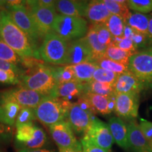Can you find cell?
Instances as JSON below:
<instances>
[{
	"label": "cell",
	"mask_w": 152,
	"mask_h": 152,
	"mask_svg": "<svg viewBox=\"0 0 152 152\" xmlns=\"http://www.w3.org/2000/svg\"><path fill=\"white\" fill-rule=\"evenodd\" d=\"M58 152H77L75 151V150L71 149H59V151Z\"/></svg>",
	"instance_id": "obj_47"
},
{
	"label": "cell",
	"mask_w": 152,
	"mask_h": 152,
	"mask_svg": "<svg viewBox=\"0 0 152 152\" xmlns=\"http://www.w3.org/2000/svg\"><path fill=\"white\" fill-rule=\"evenodd\" d=\"M109 96L114 92L113 85L92 80L85 84V92Z\"/></svg>",
	"instance_id": "obj_29"
},
{
	"label": "cell",
	"mask_w": 152,
	"mask_h": 152,
	"mask_svg": "<svg viewBox=\"0 0 152 152\" xmlns=\"http://www.w3.org/2000/svg\"><path fill=\"white\" fill-rule=\"evenodd\" d=\"M139 94H116L114 112L118 118H135L138 115Z\"/></svg>",
	"instance_id": "obj_15"
},
{
	"label": "cell",
	"mask_w": 152,
	"mask_h": 152,
	"mask_svg": "<svg viewBox=\"0 0 152 152\" xmlns=\"http://www.w3.org/2000/svg\"><path fill=\"white\" fill-rule=\"evenodd\" d=\"M9 15L15 24L27 35L28 39L38 52L37 43L41 37L29 10L24 4L8 8Z\"/></svg>",
	"instance_id": "obj_6"
},
{
	"label": "cell",
	"mask_w": 152,
	"mask_h": 152,
	"mask_svg": "<svg viewBox=\"0 0 152 152\" xmlns=\"http://www.w3.org/2000/svg\"><path fill=\"white\" fill-rule=\"evenodd\" d=\"M21 82L23 87L51 96L57 85L54 68L39 65L30 73L23 75Z\"/></svg>",
	"instance_id": "obj_4"
},
{
	"label": "cell",
	"mask_w": 152,
	"mask_h": 152,
	"mask_svg": "<svg viewBox=\"0 0 152 152\" xmlns=\"http://www.w3.org/2000/svg\"><path fill=\"white\" fill-rule=\"evenodd\" d=\"M102 1L111 14L120 16L125 22L130 13L126 1L123 0H102Z\"/></svg>",
	"instance_id": "obj_27"
},
{
	"label": "cell",
	"mask_w": 152,
	"mask_h": 152,
	"mask_svg": "<svg viewBox=\"0 0 152 152\" xmlns=\"http://www.w3.org/2000/svg\"><path fill=\"white\" fill-rule=\"evenodd\" d=\"M112 45L126 52L132 53L133 54H135L137 50L132 39L125 36L121 38H113Z\"/></svg>",
	"instance_id": "obj_38"
},
{
	"label": "cell",
	"mask_w": 152,
	"mask_h": 152,
	"mask_svg": "<svg viewBox=\"0 0 152 152\" xmlns=\"http://www.w3.org/2000/svg\"><path fill=\"white\" fill-rule=\"evenodd\" d=\"M47 140L44 130L33 123L16 126V141L20 149H40L45 145Z\"/></svg>",
	"instance_id": "obj_7"
},
{
	"label": "cell",
	"mask_w": 152,
	"mask_h": 152,
	"mask_svg": "<svg viewBox=\"0 0 152 152\" xmlns=\"http://www.w3.org/2000/svg\"><path fill=\"white\" fill-rule=\"evenodd\" d=\"M0 59L18 66L22 58L9 46L0 37Z\"/></svg>",
	"instance_id": "obj_32"
},
{
	"label": "cell",
	"mask_w": 152,
	"mask_h": 152,
	"mask_svg": "<svg viewBox=\"0 0 152 152\" xmlns=\"http://www.w3.org/2000/svg\"><path fill=\"white\" fill-rule=\"evenodd\" d=\"M146 86L130 71L121 74L113 85L115 94H139Z\"/></svg>",
	"instance_id": "obj_16"
},
{
	"label": "cell",
	"mask_w": 152,
	"mask_h": 152,
	"mask_svg": "<svg viewBox=\"0 0 152 152\" xmlns=\"http://www.w3.org/2000/svg\"><path fill=\"white\" fill-rule=\"evenodd\" d=\"M45 96V95L23 87L4 91L0 94L1 99L14 101L21 107L32 109H35Z\"/></svg>",
	"instance_id": "obj_12"
},
{
	"label": "cell",
	"mask_w": 152,
	"mask_h": 152,
	"mask_svg": "<svg viewBox=\"0 0 152 152\" xmlns=\"http://www.w3.org/2000/svg\"><path fill=\"white\" fill-rule=\"evenodd\" d=\"M109 128L113 142L120 147L125 150L130 148L128 143V134L127 124L121 118L112 117L109 119Z\"/></svg>",
	"instance_id": "obj_22"
},
{
	"label": "cell",
	"mask_w": 152,
	"mask_h": 152,
	"mask_svg": "<svg viewBox=\"0 0 152 152\" xmlns=\"http://www.w3.org/2000/svg\"><path fill=\"white\" fill-rule=\"evenodd\" d=\"M51 150L48 149H19L17 152H50Z\"/></svg>",
	"instance_id": "obj_46"
},
{
	"label": "cell",
	"mask_w": 152,
	"mask_h": 152,
	"mask_svg": "<svg viewBox=\"0 0 152 152\" xmlns=\"http://www.w3.org/2000/svg\"><path fill=\"white\" fill-rule=\"evenodd\" d=\"M148 87H150V88H151V89H152V82H151V83H150L149 85V86H148Z\"/></svg>",
	"instance_id": "obj_50"
},
{
	"label": "cell",
	"mask_w": 152,
	"mask_h": 152,
	"mask_svg": "<svg viewBox=\"0 0 152 152\" xmlns=\"http://www.w3.org/2000/svg\"><path fill=\"white\" fill-rule=\"evenodd\" d=\"M83 95L89 101L92 106L94 114L99 113L102 115H109L114 111L115 104L116 94L113 93L109 96H102L95 94L85 92Z\"/></svg>",
	"instance_id": "obj_19"
},
{
	"label": "cell",
	"mask_w": 152,
	"mask_h": 152,
	"mask_svg": "<svg viewBox=\"0 0 152 152\" xmlns=\"http://www.w3.org/2000/svg\"><path fill=\"white\" fill-rule=\"evenodd\" d=\"M50 152H54V151H50Z\"/></svg>",
	"instance_id": "obj_51"
},
{
	"label": "cell",
	"mask_w": 152,
	"mask_h": 152,
	"mask_svg": "<svg viewBox=\"0 0 152 152\" xmlns=\"http://www.w3.org/2000/svg\"><path fill=\"white\" fill-rule=\"evenodd\" d=\"M148 38H149V42H152V14L149 15V27H148Z\"/></svg>",
	"instance_id": "obj_45"
},
{
	"label": "cell",
	"mask_w": 152,
	"mask_h": 152,
	"mask_svg": "<svg viewBox=\"0 0 152 152\" xmlns=\"http://www.w3.org/2000/svg\"><path fill=\"white\" fill-rule=\"evenodd\" d=\"M49 132L58 149H71L82 152L80 142L77 141L73 129L66 121L51 125Z\"/></svg>",
	"instance_id": "obj_10"
},
{
	"label": "cell",
	"mask_w": 152,
	"mask_h": 152,
	"mask_svg": "<svg viewBox=\"0 0 152 152\" xmlns=\"http://www.w3.org/2000/svg\"><path fill=\"white\" fill-rule=\"evenodd\" d=\"M69 42L56 33L47 34L38 48L39 58L54 65H66Z\"/></svg>",
	"instance_id": "obj_3"
},
{
	"label": "cell",
	"mask_w": 152,
	"mask_h": 152,
	"mask_svg": "<svg viewBox=\"0 0 152 152\" xmlns=\"http://www.w3.org/2000/svg\"><path fill=\"white\" fill-rule=\"evenodd\" d=\"M105 26L113 38H121L124 36L125 22L120 16L111 14L106 22Z\"/></svg>",
	"instance_id": "obj_28"
},
{
	"label": "cell",
	"mask_w": 152,
	"mask_h": 152,
	"mask_svg": "<svg viewBox=\"0 0 152 152\" xmlns=\"http://www.w3.org/2000/svg\"><path fill=\"white\" fill-rule=\"evenodd\" d=\"M118 76V75L117 74L114 73L113 72L103 69V68H98L94 72L92 80L113 85L115 81L116 80Z\"/></svg>",
	"instance_id": "obj_36"
},
{
	"label": "cell",
	"mask_w": 152,
	"mask_h": 152,
	"mask_svg": "<svg viewBox=\"0 0 152 152\" xmlns=\"http://www.w3.org/2000/svg\"><path fill=\"white\" fill-rule=\"evenodd\" d=\"M0 152H1V151H0Z\"/></svg>",
	"instance_id": "obj_52"
},
{
	"label": "cell",
	"mask_w": 152,
	"mask_h": 152,
	"mask_svg": "<svg viewBox=\"0 0 152 152\" xmlns=\"http://www.w3.org/2000/svg\"><path fill=\"white\" fill-rule=\"evenodd\" d=\"M140 128L141 130L142 134L145 137L148 142L152 140V122L147 120L141 118L140 122Z\"/></svg>",
	"instance_id": "obj_41"
},
{
	"label": "cell",
	"mask_w": 152,
	"mask_h": 152,
	"mask_svg": "<svg viewBox=\"0 0 152 152\" xmlns=\"http://www.w3.org/2000/svg\"><path fill=\"white\" fill-rule=\"evenodd\" d=\"M84 136L95 145L108 151H111L114 142L109 125L96 117Z\"/></svg>",
	"instance_id": "obj_13"
},
{
	"label": "cell",
	"mask_w": 152,
	"mask_h": 152,
	"mask_svg": "<svg viewBox=\"0 0 152 152\" xmlns=\"http://www.w3.org/2000/svg\"><path fill=\"white\" fill-rule=\"evenodd\" d=\"M149 145H150V147H151V149H152V140L149 142Z\"/></svg>",
	"instance_id": "obj_49"
},
{
	"label": "cell",
	"mask_w": 152,
	"mask_h": 152,
	"mask_svg": "<svg viewBox=\"0 0 152 152\" xmlns=\"http://www.w3.org/2000/svg\"><path fill=\"white\" fill-rule=\"evenodd\" d=\"M21 106L14 101L0 99V123L6 126H14Z\"/></svg>",
	"instance_id": "obj_23"
},
{
	"label": "cell",
	"mask_w": 152,
	"mask_h": 152,
	"mask_svg": "<svg viewBox=\"0 0 152 152\" xmlns=\"http://www.w3.org/2000/svg\"><path fill=\"white\" fill-rule=\"evenodd\" d=\"M35 3L39 7L52 8V7H55L56 1L54 0H36Z\"/></svg>",
	"instance_id": "obj_43"
},
{
	"label": "cell",
	"mask_w": 152,
	"mask_h": 152,
	"mask_svg": "<svg viewBox=\"0 0 152 152\" xmlns=\"http://www.w3.org/2000/svg\"><path fill=\"white\" fill-rule=\"evenodd\" d=\"M25 2L28 6L27 8L33 17L41 37L44 38L47 34L52 33L53 25L58 15L55 7H39L36 4L35 1H26Z\"/></svg>",
	"instance_id": "obj_9"
},
{
	"label": "cell",
	"mask_w": 152,
	"mask_h": 152,
	"mask_svg": "<svg viewBox=\"0 0 152 152\" xmlns=\"http://www.w3.org/2000/svg\"><path fill=\"white\" fill-rule=\"evenodd\" d=\"M72 102L68 100L46 96L34 109L36 119L46 126L66 121Z\"/></svg>",
	"instance_id": "obj_2"
},
{
	"label": "cell",
	"mask_w": 152,
	"mask_h": 152,
	"mask_svg": "<svg viewBox=\"0 0 152 152\" xmlns=\"http://www.w3.org/2000/svg\"><path fill=\"white\" fill-rule=\"evenodd\" d=\"M88 2L77 0H58L56 1L55 9L63 16L84 18Z\"/></svg>",
	"instance_id": "obj_20"
},
{
	"label": "cell",
	"mask_w": 152,
	"mask_h": 152,
	"mask_svg": "<svg viewBox=\"0 0 152 152\" xmlns=\"http://www.w3.org/2000/svg\"><path fill=\"white\" fill-rule=\"evenodd\" d=\"M89 30L87 20L80 17L58 14L53 25L52 32L68 42L85 37Z\"/></svg>",
	"instance_id": "obj_5"
},
{
	"label": "cell",
	"mask_w": 152,
	"mask_h": 152,
	"mask_svg": "<svg viewBox=\"0 0 152 152\" xmlns=\"http://www.w3.org/2000/svg\"><path fill=\"white\" fill-rule=\"evenodd\" d=\"M85 84L74 80L57 84L51 96L70 101L73 98H79L84 94Z\"/></svg>",
	"instance_id": "obj_18"
},
{
	"label": "cell",
	"mask_w": 152,
	"mask_h": 152,
	"mask_svg": "<svg viewBox=\"0 0 152 152\" xmlns=\"http://www.w3.org/2000/svg\"><path fill=\"white\" fill-rule=\"evenodd\" d=\"M149 21V15L130 12L128 19L125 20V23L134 31L147 35Z\"/></svg>",
	"instance_id": "obj_25"
},
{
	"label": "cell",
	"mask_w": 152,
	"mask_h": 152,
	"mask_svg": "<svg viewBox=\"0 0 152 152\" xmlns=\"http://www.w3.org/2000/svg\"><path fill=\"white\" fill-rule=\"evenodd\" d=\"M94 61V57L85 37L69 42L66 66Z\"/></svg>",
	"instance_id": "obj_14"
},
{
	"label": "cell",
	"mask_w": 152,
	"mask_h": 152,
	"mask_svg": "<svg viewBox=\"0 0 152 152\" xmlns=\"http://www.w3.org/2000/svg\"><path fill=\"white\" fill-rule=\"evenodd\" d=\"M127 128L130 148L135 152H152L149 142L142 134L140 125L136 121L131 120L127 123Z\"/></svg>",
	"instance_id": "obj_17"
},
{
	"label": "cell",
	"mask_w": 152,
	"mask_h": 152,
	"mask_svg": "<svg viewBox=\"0 0 152 152\" xmlns=\"http://www.w3.org/2000/svg\"><path fill=\"white\" fill-rule=\"evenodd\" d=\"M36 119L34 109L28 107H21L16 118L15 126L33 123Z\"/></svg>",
	"instance_id": "obj_37"
},
{
	"label": "cell",
	"mask_w": 152,
	"mask_h": 152,
	"mask_svg": "<svg viewBox=\"0 0 152 152\" xmlns=\"http://www.w3.org/2000/svg\"><path fill=\"white\" fill-rule=\"evenodd\" d=\"M111 15L102 0H94L88 2L85 17L92 25H99L105 24Z\"/></svg>",
	"instance_id": "obj_21"
},
{
	"label": "cell",
	"mask_w": 152,
	"mask_h": 152,
	"mask_svg": "<svg viewBox=\"0 0 152 152\" xmlns=\"http://www.w3.org/2000/svg\"><path fill=\"white\" fill-rule=\"evenodd\" d=\"M0 70H3V71H12L18 76L23 75L21 70L18 68V66L1 59H0Z\"/></svg>",
	"instance_id": "obj_42"
},
{
	"label": "cell",
	"mask_w": 152,
	"mask_h": 152,
	"mask_svg": "<svg viewBox=\"0 0 152 152\" xmlns=\"http://www.w3.org/2000/svg\"><path fill=\"white\" fill-rule=\"evenodd\" d=\"M72 67L75 73L76 80L84 84L92 80L94 72L99 68L94 61L82 63L72 66Z\"/></svg>",
	"instance_id": "obj_24"
},
{
	"label": "cell",
	"mask_w": 152,
	"mask_h": 152,
	"mask_svg": "<svg viewBox=\"0 0 152 152\" xmlns=\"http://www.w3.org/2000/svg\"><path fill=\"white\" fill-rule=\"evenodd\" d=\"M10 127H8L7 128L4 129V130H0V142L2 140H7L11 136V131L10 130Z\"/></svg>",
	"instance_id": "obj_44"
},
{
	"label": "cell",
	"mask_w": 152,
	"mask_h": 152,
	"mask_svg": "<svg viewBox=\"0 0 152 152\" xmlns=\"http://www.w3.org/2000/svg\"><path fill=\"white\" fill-rule=\"evenodd\" d=\"M128 71L146 87L152 82V48L137 52L128 62Z\"/></svg>",
	"instance_id": "obj_8"
},
{
	"label": "cell",
	"mask_w": 152,
	"mask_h": 152,
	"mask_svg": "<svg viewBox=\"0 0 152 152\" xmlns=\"http://www.w3.org/2000/svg\"><path fill=\"white\" fill-rule=\"evenodd\" d=\"M8 128V126H6V125H4L0 123V130H4V129H6Z\"/></svg>",
	"instance_id": "obj_48"
},
{
	"label": "cell",
	"mask_w": 152,
	"mask_h": 152,
	"mask_svg": "<svg viewBox=\"0 0 152 152\" xmlns=\"http://www.w3.org/2000/svg\"><path fill=\"white\" fill-rule=\"evenodd\" d=\"M0 37L22 59L39 58V54L27 35L11 19L8 11H0Z\"/></svg>",
	"instance_id": "obj_1"
},
{
	"label": "cell",
	"mask_w": 152,
	"mask_h": 152,
	"mask_svg": "<svg viewBox=\"0 0 152 152\" xmlns=\"http://www.w3.org/2000/svg\"><path fill=\"white\" fill-rule=\"evenodd\" d=\"M127 5L130 10L147 14L152 12V0H128Z\"/></svg>",
	"instance_id": "obj_33"
},
{
	"label": "cell",
	"mask_w": 152,
	"mask_h": 152,
	"mask_svg": "<svg viewBox=\"0 0 152 152\" xmlns=\"http://www.w3.org/2000/svg\"><path fill=\"white\" fill-rule=\"evenodd\" d=\"M55 77L57 84L66 83L75 80V73L72 66H64V67L54 68Z\"/></svg>",
	"instance_id": "obj_34"
},
{
	"label": "cell",
	"mask_w": 152,
	"mask_h": 152,
	"mask_svg": "<svg viewBox=\"0 0 152 152\" xmlns=\"http://www.w3.org/2000/svg\"><path fill=\"white\" fill-rule=\"evenodd\" d=\"M132 54V53L126 52L114 46L113 45H111L106 48L104 57L109 58L114 61L128 65L129 60Z\"/></svg>",
	"instance_id": "obj_30"
},
{
	"label": "cell",
	"mask_w": 152,
	"mask_h": 152,
	"mask_svg": "<svg viewBox=\"0 0 152 152\" xmlns=\"http://www.w3.org/2000/svg\"><path fill=\"white\" fill-rule=\"evenodd\" d=\"M80 144L82 146V152H111L105 150L92 143L85 136L81 139Z\"/></svg>",
	"instance_id": "obj_40"
},
{
	"label": "cell",
	"mask_w": 152,
	"mask_h": 152,
	"mask_svg": "<svg viewBox=\"0 0 152 152\" xmlns=\"http://www.w3.org/2000/svg\"><path fill=\"white\" fill-rule=\"evenodd\" d=\"M85 38L87 44H88L89 47H90L91 52L92 53L93 57H94V62L104 57L107 47L103 46L99 42L97 35H96V32L92 26L89 28L88 32H87V35H85Z\"/></svg>",
	"instance_id": "obj_26"
},
{
	"label": "cell",
	"mask_w": 152,
	"mask_h": 152,
	"mask_svg": "<svg viewBox=\"0 0 152 152\" xmlns=\"http://www.w3.org/2000/svg\"><path fill=\"white\" fill-rule=\"evenodd\" d=\"M94 62L96 63L99 68L113 72V73L117 74L118 75L129 71L128 66L127 64L114 61H112L106 57H102Z\"/></svg>",
	"instance_id": "obj_31"
},
{
	"label": "cell",
	"mask_w": 152,
	"mask_h": 152,
	"mask_svg": "<svg viewBox=\"0 0 152 152\" xmlns=\"http://www.w3.org/2000/svg\"><path fill=\"white\" fill-rule=\"evenodd\" d=\"M0 83L9 85H17L20 83L19 76L12 71L0 70Z\"/></svg>",
	"instance_id": "obj_39"
},
{
	"label": "cell",
	"mask_w": 152,
	"mask_h": 152,
	"mask_svg": "<svg viewBox=\"0 0 152 152\" xmlns=\"http://www.w3.org/2000/svg\"><path fill=\"white\" fill-rule=\"evenodd\" d=\"M94 114L81 107L77 102L72 103L68 109L66 121L69 123L74 133L86 134L94 119Z\"/></svg>",
	"instance_id": "obj_11"
},
{
	"label": "cell",
	"mask_w": 152,
	"mask_h": 152,
	"mask_svg": "<svg viewBox=\"0 0 152 152\" xmlns=\"http://www.w3.org/2000/svg\"><path fill=\"white\" fill-rule=\"evenodd\" d=\"M92 28L96 32L99 42L106 47H109L113 42V37L105 24L92 25Z\"/></svg>",
	"instance_id": "obj_35"
}]
</instances>
